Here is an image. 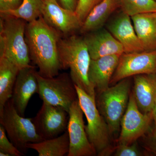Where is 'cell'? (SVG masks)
<instances>
[{"instance_id": "obj_1", "label": "cell", "mask_w": 156, "mask_h": 156, "mask_svg": "<svg viewBox=\"0 0 156 156\" xmlns=\"http://www.w3.org/2000/svg\"><path fill=\"white\" fill-rule=\"evenodd\" d=\"M60 38V34L42 16L27 24L25 40L30 59L38 68V73L42 76H56L62 69L58 51Z\"/></svg>"}, {"instance_id": "obj_2", "label": "cell", "mask_w": 156, "mask_h": 156, "mask_svg": "<svg viewBox=\"0 0 156 156\" xmlns=\"http://www.w3.org/2000/svg\"><path fill=\"white\" fill-rule=\"evenodd\" d=\"M58 51L62 69H69L75 84L95 99V89L89 79L91 58L84 39L76 35L60 38Z\"/></svg>"}, {"instance_id": "obj_3", "label": "cell", "mask_w": 156, "mask_h": 156, "mask_svg": "<svg viewBox=\"0 0 156 156\" xmlns=\"http://www.w3.org/2000/svg\"><path fill=\"white\" fill-rule=\"evenodd\" d=\"M1 16L0 56L8 58L20 69L30 66L25 20L7 15Z\"/></svg>"}, {"instance_id": "obj_4", "label": "cell", "mask_w": 156, "mask_h": 156, "mask_svg": "<svg viewBox=\"0 0 156 156\" xmlns=\"http://www.w3.org/2000/svg\"><path fill=\"white\" fill-rule=\"evenodd\" d=\"M78 100L87 118L85 126L89 141L97 152V155L108 156L115 151L112 144V134L108 125L99 112L95 99L75 85Z\"/></svg>"}, {"instance_id": "obj_5", "label": "cell", "mask_w": 156, "mask_h": 156, "mask_svg": "<svg viewBox=\"0 0 156 156\" xmlns=\"http://www.w3.org/2000/svg\"><path fill=\"white\" fill-rule=\"evenodd\" d=\"M130 87V80L126 78L95 95L96 106L112 135L116 136L119 131L122 118L128 107Z\"/></svg>"}, {"instance_id": "obj_6", "label": "cell", "mask_w": 156, "mask_h": 156, "mask_svg": "<svg viewBox=\"0 0 156 156\" xmlns=\"http://www.w3.org/2000/svg\"><path fill=\"white\" fill-rule=\"evenodd\" d=\"M0 124L5 130L11 142L23 153L28 149L29 143L44 140L37 133L32 118H25L20 115L14 107L11 99L6 103L0 114Z\"/></svg>"}, {"instance_id": "obj_7", "label": "cell", "mask_w": 156, "mask_h": 156, "mask_svg": "<svg viewBox=\"0 0 156 156\" xmlns=\"http://www.w3.org/2000/svg\"><path fill=\"white\" fill-rule=\"evenodd\" d=\"M37 76L39 84L38 94L43 102L61 107L69 112L73 104L78 100L75 84L70 76L63 73L47 78L37 72Z\"/></svg>"}, {"instance_id": "obj_8", "label": "cell", "mask_w": 156, "mask_h": 156, "mask_svg": "<svg viewBox=\"0 0 156 156\" xmlns=\"http://www.w3.org/2000/svg\"><path fill=\"white\" fill-rule=\"evenodd\" d=\"M153 121L152 112L144 113L140 110L133 92L121 122V132L118 144H130L146 134Z\"/></svg>"}, {"instance_id": "obj_9", "label": "cell", "mask_w": 156, "mask_h": 156, "mask_svg": "<svg viewBox=\"0 0 156 156\" xmlns=\"http://www.w3.org/2000/svg\"><path fill=\"white\" fill-rule=\"evenodd\" d=\"M141 74H156V50L123 53L120 56L110 84Z\"/></svg>"}, {"instance_id": "obj_10", "label": "cell", "mask_w": 156, "mask_h": 156, "mask_svg": "<svg viewBox=\"0 0 156 156\" xmlns=\"http://www.w3.org/2000/svg\"><path fill=\"white\" fill-rule=\"evenodd\" d=\"M69 119V112L64 108L44 102L32 118L37 133L44 140L63 134L67 130Z\"/></svg>"}, {"instance_id": "obj_11", "label": "cell", "mask_w": 156, "mask_h": 156, "mask_svg": "<svg viewBox=\"0 0 156 156\" xmlns=\"http://www.w3.org/2000/svg\"><path fill=\"white\" fill-rule=\"evenodd\" d=\"M67 126L69 139L68 156H94L97 152L89 141L83 120L84 112L79 100L73 102L70 108Z\"/></svg>"}, {"instance_id": "obj_12", "label": "cell", "mask_w": 156, "mask_h": 156, "mask_svg": "<svg viewBox=\"0 0 156 156\" xmlns=\"http://www.w3.org/2000/svg\"><path fill=\"white\" fill-rule=\"evenodd\" d=\"M42 16L49 25L63 34L80 29L83 24L75 11L64 9L57 0H43Z\"/></svg>"}, {"instance_id": "obj_13", "label": "cell", "mask_w": 156, "mask_h": 156, "mask_svg": "<svg viewBox=\"0 0 156 156\" xmlns=\"http://www.w3.org/2000/svg\"><path fill=\"white\" fill-rule=\"evenodd\" d=\"M37 71L30 65L20 70L14 85L11 100L17 112L23 116L32 96L38 93Z\"/></svg>"}, {"instance_id": "obj_14", "label": "cell", "mask_w": 156, "mask_h": 156, "mask_svg": "<svg viewBox=\"0 0 156 156\" xmlns=\"http://www.w3.org/2000/svg\"><path fill=\"white\" fill-rule=\"evenodd\" d=\"M131 19L122 10L108 23V30L122 45L125 53L144 51Z\"/></svg>"}, {"instance_id": "obj_15", "label": "cell", "mask_w": 156, "mask_h": 156, "mask_svg": "<svg viewBox=\"0 0 156 156\" xmlns=\"http://www.w3.org/2000/svg\"><path fill=\"white\" fill-rule=\"evenodd\" d=\"M91 59L125 53L122 45L108 30L101 28L87 33L83 38Z\"/></svg>"}, {"instance_id": "obj_16", "label": "cell", "mask_w": 156, "mask_h": 156, "mask_svg": "<svg viewBox=\"0 0 156 156\" xmlns=\"http://www.w3.org/2000/svg\"><path fill=\"white\" fill-rule=\"evenodd\" d=\"M121 55H108L97 59H91L89 79L95 89V94L103 92L109 87Z\"/></svg>"}, {"instance_id": "obj_17", "label": "cell", "mask_w": 156, "mask_h": 156, "mask_svg": "<svg viewBox=\"0 0 156 156\" xmlns=\"http://www.w3.org/2000/svg\"><path fill=\"white\" fill-rule=\"evenodd\" d=\"M156 74L134 76L133 94L140 110L144 113L152 112L155 94Z\"/></svg>"}, {"instance_id": "obj_18", "label": "cell", "mask_w": 156, "mask_h": 156, "mask_svg": "<svg viewBox=\"0 0 156 156\" xmlns=\"http://www.w3.org/2000/svg\"><path fill=\"white\" fill-rule=\"evenodd\" d=\"M131 19L144 51L156 50V12L136 14Z\"/></svg>"}, {"instance_id": "obj_19", "label": "cell", "mask_w": 156, "mask_h": 156, "mask_svg": "<svg viewBox=\"0 0 156 156\" xmlns=\"http://www.w3.org/2000/svg\"><path fill=\"white\" fill-rule=\"evenodd\" d=\"M121 7L120 0H102L86 17L80 29L81 32L87 34L102 28L111 15Z\"/></svg>"}, {"instance_id": "obj_20", "label": "cell", "mask_w": 156, "mask_h": 156, "mask_svg": "<svg viewBox=\"0 0 156 156\" xmlns=\"http://www.w3.org/2000/svg\"><path fill=\"white\" fill-rule=\"evenodd\" d=\"M20 68L9 59L0 56V114L12 97Z\"/></svg>"}, {"instance_id": "obj_21", "label": "cell", "mask_w": 156, "mask_h": 156, "mask_svg": "<svg viewBox=\"0 0 156 156\" xmlns=\"http://www.w3.org/2000/svg\"><path fill=\"white\" fill-rule=\"evenodd\" d=\"M27 147L36 151L39 156L67 155L69 149L68 132L66 130L57 137L44 140L39 142L28 144Z\"/></svg>"}, {"instance_id": "obj_22", "label": "cell", "mask_w": 156, "mask_h": 156, "mask_svg": "<svg viewBox=\"0 0 156 156\" xmlns=\"http://www.w3.org/2000/svg\"><path fill=\"white\" fill-rule=\"evenodd\" d=\"M43 0H23L21 5L15 10L1 13V15H7L32 22L42 16Z\"/></svg>"}, {"instance_id": "obj_23", "label": "cell", "mask_w": 156, "mask_h": 156, "mask_svg": "<svg viewBox=\"0 0 156 156\" xmlns=\"http://www.w3.org/2000/svg\"><path fill=\"white\" fill-rule=\"evenodd\" d=\"M122 11L129 16L156 12L155 0H120Z\"/></svg>"}, {"instance_id": "obj_24", "label": "cell", "mask_w": 156, "mask_h": 156, "mask_svg": "<svg viewBox=\"0 0 156 156\" xmlns=\"http://www.w3.org/2000/svg\"><path fill=\"white\" fill-rule=\"evenodd\" d=\"M0 151L5 152L10 156H21L24 154L11 142L6 134L5 128L0 125Z\"/></svg>"}, {"instance_id": "obj_25", "label": "cell", "mask_w": 156, "mask_h": 156, "mask_svg": "<svg viewBox=\"0 0 156 156\" xmlns=\"http://www.w3.org/2000/svg\"><path fill=\"white\" fill-rule=\"evenodd\" d=\"M102 0H78L75 12L81 22L84 20L92 9Z\"/></svg>"}, {"instance_id": "obj_26", "label": "cell", "mask_w": 156, "mask_h": 156, "mask_svg": "<svg viewBox=\"0 0 156 156\" xmlns=\"http://www.w3.org/2000/svg\"><path fill=\"white\" fill-rule=\"evenodd\" d=\"M114 156H140L143 154L138 147L137 142L130 144H118L115 148Z\"/></svg>"}, {"instance_id": "obj_27", "label": "cell", "mask_w": 156, "mask_h": 156, "mask_svg": "<svg viewBox=\"0 0 156 156\" xmlns=\"http://www.w3.org/2000/svg\"><path fill=\"white\" fill-rule=\"evenodd\" d=\"M142 137L144 148L150 153L156 156V126L154 124Z\"/></svg>"}, {"instance_id": "obj_28", "label": "cell", "mask_w": 156, "mask_h": 156, "mask_svg": "<svg viewBox=\"0 0 156 156\" xmlns=\"http://www.w3.org/2000/svg\"><path fill=\"white\" fill-rule=\"evenodd\" d=\"M23 0H0V12L4 13L18 9Z\"/></svg>"}, {"instance_id": "obj_29", "label": "cell", "mask_w": 156, "mask_h": 156, "mask_svg": "<svg viewBox=\"0 0 156 156\" xmlns=\"http://www.w3.org/2000/svg\"><path fill=\"white\" fill-rule=\"evenodd\" d=\"M60 5L64 9L75 11L78 0H59Z\"/></svg>"}, {"instance_id": "obj_30", "label": "cell", "mask_w": 156, "mask_h": 156, "mask_svg": "<svg viewBox=\"0 0 156 156\" xmlns=\"http://www.w3.org/2000/svg\"><path fill=\"white\" fill-rule=\"evenodd\" d=\"M153 118V122L154 124L156 126V82L155 87V94L154 99L153 108L152 111Z\"/></svg>"}, {"instance_id": "obj_31", "label": "cell", "mask_w": 156, "mask_h": 156, "mask_svg": "<svg viewBox=\"0 0 156 156\" xmlns=\"http://www.w3.org/2000/svg\"><path fill=\"white\" fill-rule=\"evenodd\" d=\"M0 156H10V155L5 152L0 151Z\"/></svg>"}]
</instances>
